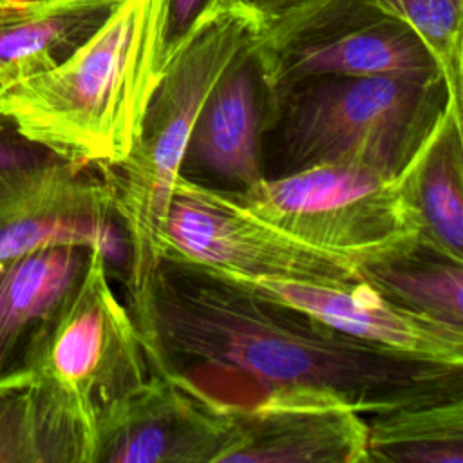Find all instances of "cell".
<instances>
[{
    "label": "cell",
    "instance_id": "6da1fadb",
    "mask_svg": "<svg viewBox=\"0 0 463 463\" xmlns=\"http://www.w3.org/2000/svg\"><path fill=\"white\" fill-rule=\"evenodd\" d=\"M127 309L154 371L181 362L235 369L266 389L333 391L364 416L463 396L461 365L362 342L174 253L128 295Z\"/></svg>",
    "mask_w": 463,
    "mask_h": 463
},
{
    "label": "cell",
    "instance_id": "7a4b0ae2",
    "mask_svg": "<svg viewBox=\"0 0 463 463\" xmlns=\"http://www.w3.org/2000/svg\"><path fill=\"white\" fill-rule=\"evenodd\" d=\"M166 2L119 0L63 61L0 90V116L72 163H119L166 61Z\"/></svg>",
    "mask_w": 463,
    "mask_h": 463
},
{
    "label": "cell",
    "instance_id": "3957f363",
    "mask_svg": "<svg viewBox=\"0 0 463 463\" xmlns=\"http://www.w3.org/2000/svg\"><path fill=\"white\" fill-rule=\"evenodd\" d=\"M449 107L441 76H313L268 94L264 177L347 163L398 175Z\"/></svg>",
    "mask_w": 463,
    "mask_h": 463
},
{
    "label": "cell",
    "instance_id": "277c9868",
    "mask_svg": "<svg viewBox=\"0 0 463 463\" xmlns=\"http://www.w3.org/2000/svg\"><path fill=\"white\" fill-rule=\"evenodd\" d=\"M250 25L230 11H203L166 52V61L127 156L98 168L110 192L127 248V295L141 289L165 255V224L197 116Z\"/></svg>",
    "mask_w": 463,
    "mask_h": 463
},
{
    "label": "cell",
    "instance_id": "5b68a950",
    "mask_svg": "<svg viewBox=\"0 0 463 463\" xmlns=\"http://www.w3.org/2000/svg\"><path fill=\"white\" fill-rule=\"evenodd\" d=\"M411 165L398 175H385L358 165L326 163L226 192L250 213L300 241L373 260L418 241Z\"/></svg>",
    "mask_w": 463,
    "mask_h": 463
},
{
    "label": "cell",
    "instance_id": "8992f818",
    "mask_svg": "<svg viewBox=\"0 0 463 463\" xmlns=\"http://www.w3.org/2000/svg\"><path fill=\"white\" fill-rule=\"evenodd\" d=\"M148 374L143 340L109 280V255L89 262L40 344L31 380L60 394L94 430L101 411Z\"/></svg>",
    "mask_w": 463,
    "mask_h": 463
},
{
    "label": "cell",
    "instance_id": "52a82bcc",
    "mask_svg": "<svg viewBox=\"0 0 463 463\" xmlns=\"http://www.w3.org/2000/svg\"><path fill=\"white\" fill-rule=\"evenodd\" d=\"M268 94L313 76H441L421 40L364 0H324L251 38Z\"/></svg>",
    "mask_w": 463,
    "mask_h": 463
},
{
    "label": "cell",
    "instance_id": "ba28073f",
    "mask_svg": "<svg viewBox=\"0 0 463 463\" xmlns=\"http://www.w3.org/2000/svg\"><path fill=\"white\" fill-rule=\"evenodd\" d=\"M237 279L351 282L367 262L300 241L250 213L226 190L179 175L165 224V255Z\"/></svg>",
    "mask_w": 463,
    "mask_h": 463
},
{
    "label": "cell",
    "instance_id": "9c48e42d",
    "mask_svg": "<svg viewBox=\"0 0 463 463\" xmlns=\"http://www.w3.org/2000/svg\"><path fill=\"white\" fill-rule=\"evenodd\" d=\"M232 439L230 405L183 374L148 369L101 411L94 463H221Z\"/></svg>",
    "mask_w": 463,
    "mask_h": 463
},
{
    "label": "cell",
    "instance_id": "30bf717a",
    "mask_svg": "<svg viewBox=\"0 0 463 463\" xmlns=\"http://www.w3.org/2000/svg\"><path fill=\"white\" fill-rule=\"evenodd\" d=\"M230 412L233 439L221 463H365V416L333 391L268 389Z\"/></svg>",
    "mask_w": 463,
    "mask_h": 463
},
{
    "label": "cell",
    "instance_id": "8fae6325",
    "mask_svg": "<svg viewBox=\"0 0 463 463\" xmlns=\"http://www.w3.org/2000/svg\"><path fill=\"white\" fill-rule=\"evenodd\" d=\"M232 279L264 298L298 309L362 342L418 360L463 367L461 326L394 304L362 280Z\"/></svg>",
    "mask_w": 463,
    "mask_h": 463
},
{
    "label": "cell",
    "instance_id": "7c38bea8",
    "mask_svg": "<svg viewBox=\"0 0 463 463\" xmlns=\"http://www.w3.org/2000/svg\"><path fill=\"white\" fill-rule=\"evenodd\" d=\"M268 103L251 42L224 69L194 125L181 175L199 174L206 186L241 192L264 179L260 130Z\"/></svg>",
    "mask_w": 463,
    "mask_h": 463
},
{
    "label": "cell",
    "instance_id": "4fadbf2b",
    "mask_svg": "<svg viewBox=\"0 0 463 463\" xmlns=\"http://www.w3.org/2000/svg\"><path fill=\"white\" fill-rule=\"evenodd\" d=\"M90 250L71 242L45 244L0 266V394L31 382L43 335L81 277Z\"/></svg>",
    "mask_w": 463,
    "mask_h": 463
},
{
    "label": "cell",
    "instance_id": "5bb4252c",
    "mask_svg": "<svg viewBox=\"0 0 463 463\" xmlns=\"http://www.w3.org/2000/svg\"><path fill=\"white\" fill-rule=\"evenodd\" d=\"M119 0H2L0 90L76 51Z\"/></svg>",
    "mask_w": 463,
    "mask_h": 463
},
{
    "label": "cell",
    "instance_id": "9a60e30c",
    "mask_svg": "<svg viewBox=\"0 0 463 463\" xmlns=\"http://www.w3.org/2000/svg\"><path fill=\"white\" fill-rule=\"evenodd\" d=\"M418 244L463 262V127L449 103L411 165Z\"/></svg>",
    "mask_w": 463,
    "mask_h": 463
},
{
    "label": "cell",
    "instance_id": "2e32d148",
    "mask_svg": "<svg viewBox=\"0 0 463 463\" xmlns=\"http://www.w3.org/2000/svg\"><path fill=\"white\" fill-rule=\"evenodd\" d=\"M365 463H463V396L365 416Z\"/></svg>",
    "mask_w": 463,
    "mask_h": 463
},
{
    "label": "cell",
    "instance_id": "e0dca14e",
    "mask_svg": "<svg viewBox=\"0 0 463 463\" xmlns=\"http://www.w3.org/2000/svg\"><path fill=\"white\" fill-rule=\"evenodd\" d=\"M360 280L387 300L463 327V262L418 242L362 262Z\"/></svg>",
    "mask_w": 463,
    "mask_h": 463
},
{
    "label": "cell",
    "instance_id": "ac0fdd59",
    "mask_svg": "<svg viewBox=\"0 0 463 463\" xmlns=\"http://www.w3.org/2000/svg\"><path fill=\"white\" fill-rule=\"evenodd\" d=\"M403 22L432 56L449 92L461 109L463 96V0H364Z\"/></svg>",
    "mask_w": 463,
    "mask_h": 463
},
{
    "label": "cell",
    "instance_id": "d6986e66",
    "mask_svg": "<svg viewBox=\"0 0 463 463\" xmlns=\"http://www.w3.org/2000/svg\"><path fill=\"white\" fill-rule=\"evenodd\" d=\"M78 163L24 136L0 116V222L18 213Z\"/></svg>",
    "mask_w": 463,
    "mask_h": 463
},
{
    "label": "cell",
    "instance_id": "ffe728a7",
    "mask_svg": "<svg viewBox=\"0 0 463 463\" xmlns=\"http://www.w3.org/2000/svg\"><path fill=\"white\" fill-rule=\"evenodd\" d=\"M324 0H208L203 11H230L241 16L253 38L271 24L289 18Z\"/></svg>",
    "mask_w": 463,
    "mask_h": 463
},
{
    "label": "cell",
    "instance_id": "44dd1931",
    "mask_svg": "<svg viewBox=\"0 0 463 463\" xmlns=\"http://www.w3.org/2000/svg\"><path fill=\"white\" fill-rule=\"evenodd\" d=\"M208 0H168L166 2V42L168 49L177 43L195 24ZM168 52V51H166Z\"/></svg>",
    "mask_w": 463,
    "mask_h": 463
},
{
    "label": "cell",
    "instance_id": "7402d4cb",
    "mask_svg": "<svg viewBox=\"0 0 463 463\" xmlns=\"http://www.w3.org/2000/svg\"><path fill=\"white\" fill-rule=\"evenodd\" d=\"M0 2H2V0H0Z\"/></svg>",
    "mask_w": 463,
    "mask_h": 463
}]
</instances>
